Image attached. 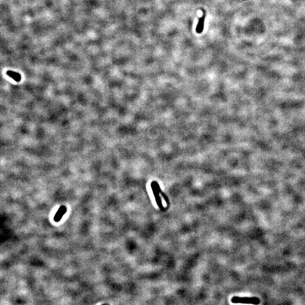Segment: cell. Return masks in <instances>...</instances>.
I'll return each mask as SVG.
<instances>
[{
    "instance_id": "6da1fadb",
    "label": "cell",
    "mask_w": 305,
    "mask_h": 305,
    "mask_svg": "<svg viewBox=\"0 0 305 305\" xmlns=\"http://www.w3.org/2000/svg\"><path fill=\"white\" fill-rule=\"evenodd\" d=\"M205 14H204L202 17L199 19L198 20V22L197 25V27H196V32L197 34H201L203 31H204V25H205Z\"/></svg>"
},
{
    "instance_id": "7a4b0ae2",
    "label": "cell",
    "mask_w": 305,
    "mask_h": 305,
    "mask_svg": "<svg viewBox=\"0 0 305 305\" xmlns=\"http://www.w3.org/2000/svg\"><path fill=\"white\" fill-rule=\"evenodd\" d=\"M7 74H8V76H10L11 78H12L14 80L17 81V82H19L20 80V79H21L20 75L18 74V73L15 72L8 71L7 72Z\"/></svg>"
}]
</instances>
